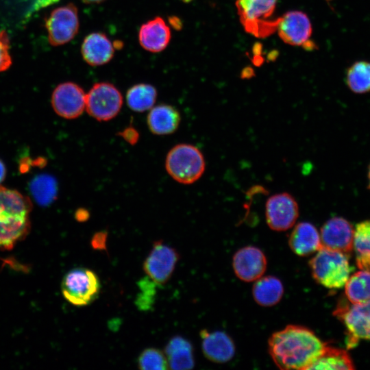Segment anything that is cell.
<instances>
[{"label":"cell","instance_id":"obj_1","mask_svg":"<svg viewBox=\"0 0 370 370\" xmlns=\"http://www.w3.org/2000/svg\"><path fill=\"white\" fill-rule=\"evenodd\" d=\"M269 352L281 369H308L324 351L323 342L308 328L289 325L269 339Z\"/></svg>","mask_w":370,"mask_h":370},{"label":"cell","instance_id":"obj_2","mask_svg":"<svg viewBox=\"0 0 370 370\" xmlns=\"http://www.w3.org/2000/svg\"><path fill=\"white\" fill-rule=\"evenodd\" d=\"M32 204L18 191L0 186V250H11L31 229Z\"/></svg>","mask_w":370,"mask_h":370},{"label":"cell","instance_id":"obj_3","mask_svg":"<svg viewBox=\"0 0 370 370\" xmlns=\"http://www.w3.org/2000/svg\"><path fill=\"white\" fill-rule=\"evenodd\" d=\"M165 169L176 182L190 184L202 176L206 162L203 153L197 147L181 143L173 147L168 152Z\"/></svg>","mask_w":370,"mask_h":370},{"label":"cell","instance_id":"obj_4","mask_svg":"<svg viewBox=\"0 0 370 370\" xmlns=\"http://www.w3.org/2000/svg\"><path fill=\"white\" fill-rule=\"evenodd\" d=\"M309 266L315 281L328 288H340L347 281L350 267L348 255L321 248L311 258Z\"/></svg>","mask_w":370,"mask_h":370},{"label":"cell","instance_id":"obj_5","mask_svg":"<svg viewBox=\"0 0 370 370\" xmlns=\"http://www.w3.org/2000/svg\"><path fill=\"white\" fill-rule=\"evenodd\" d=\"M278 0H237L241 24L249 34L265 38L277 29L280 18L274 16Z\"/></svg>","mask_w":370,"mask_h":370},{"label":"cell","instance_id":"obj_6","mask_svg":"<svg viewBox=\"0 0 370 370\" xmlns=\"http://www.w3.org/2000/svg\"><path fill=\"white\" fill-rule=\"evenodd\" d=\"M101 291V282L92 270L77 267L64 276L61 283L62 295L70 304L84 306L95 301Z\"/></svg>","mask_w":370,"mask_h":370},{"label":"cell","instance_id":"obj_7","mask_svg":"<svg viewBox=\"0 0 370 370\" xmlns=\"http://www.w3.org/2000/svg\"><path fill=\"white\" fill-rule=\"evenodd\" d=\"M123 105L119 90L109 82L95 84L86 95V108L88 114L99 121L114 118Z\"/></svg>","mask_w":370,"mask_h":370},{"label":"cell","instance_id":"obj_8","mask_svg":"<svg viewBox=\"0 0 370 370\" xmlns=\"http://www.w3.org/2000/svg\"><path fill=\"white\" fill-rule=\"evenodd\" d=\"M179 258L175 248L157 241L143 262V270L158 286H162L171 278Z\"/></svg>","mask_w":370,"mask_h":370},{"label":"cell","instance_id":"obj_9","mask_svg":"<svg viewBox=\"0 0 370 370\" xmlns=\"http://www.w3.org/2000/svg\"><path fill=\"white\" fill-rule=\"evenodd\" d=\"M334 314L346 326L349 347L356 345L359 339L370 340V300L352 305L341 303Z\"/></svg>","mask_w":370,"mask_h":370},{"label":"cell","instance_id":"obj_10","mask_svg":"<svg viewBox=\"0 0 370 370\" xmlns=\"http://www.w3.org/2000/svg\"><path fill=\"white\" fill-rule=\"evenodd\" d=\"M79 25L77 8L73 3L53 10L45 21L50 44L59 46L67 43L77 34Z\"/></svg>","mask_w":370,"mask_h":370},{"label":"cell","instance_id":"obj_11","mask_svg":"<svg viewBox=\"0 0 370 370\" xmlns=\"http://www.w3.org/2000/svg\"><path fill=\"white\" fill-rule=\"evenodd\" d=\"M299 217V206L295 197L283 192L269 197L265 204V218L268 226L282 232L291 228Z\"/></svg>","mask_w":370,"mask_h":370},{"label":"cell","instance_id":"obj_12","mask_svg":"<svg viewBox=\"0 0 370 370\" xmlns=\"http://www.w3.org/2000/svg\"><path fill=\"white\" fill-rule=\"evenodd\" d=\"M86 93L77 84L67 82L59 84L51 96V105L60 116L73 119L79 117L86 108Z\"/></svg>","mask_w":370,"mask_h":370},{"label":"cell","instance_id":"obj_13","mask_svg":"<svg viewBox=\"0 0 370 370\" xmlns=\"http://www.w3.org/2000/svg\"><path fill=\"white\" fill-rule=\"evenodd\" d=\"M320 238L322 248L349 255L353 249L354 228L341 217L328 219L321 227Z\"/></svg>","mask_w":370,"mask_h":370},{"label":"cell","instance_id":"obj_14","mask_svg":"<svg viewBox=\"0 0 370 370\" xmlns=\"http://www.w3.org/2000/svg\"><path fill=\"white\" fill-rule=\"evenodd\" d=\"M267 258L259 248L247 246L238 249L234 255L232 267L236 275L246 282H254L264 273Z\"/></svg>","mask_w":370,"mask_h":370},{"label":"cell","instance_id":"obj_15","mask_svg":"<svg viewBox=\"0 0 370 370\" xmlns=\"http://www.w3.org/2000/svg\"><path fill=\"white\" fill-rule=\"evenodd\" d=\"M276 31L284 42L301 46L310 42L312 29L305 13L290 11L280 18Z\"/></svg>","mask_w":370,"mask_h":370},{"label":"cell","instance_id":"obj_16","mask_svg":"<svg viewBox=\"0 0 370 370\" xmlns=\"http://www.w3.org/2000/svg\"><path fill=\"white\" fill-rule=\"evenodd\" d=\"M201 347L204 356L217 363L230 360L235 354V345L232 339L221 331L201 332Z\"/></svg>","mask_w":370,"mask_h":370},{"label":"cell","instance_id":"obj_17","mask_svg":"<svg viewBox=\"0 0 370 370\" xmlns=\"http://www.w3.org/2000/svg\"><path fill=\"white\" fill-rule=\"evenodd\" d=\"M171 37L170 28L160 16L143 23L138 33V40L142 47L153 53L163 51L169 45Z\"/></svg>","mask_w":370,"mask_h":370},{"label":"cell","instance_id":"obj_18","mask_svg":"<svg viewBox=\"0 0 370 370\" xmlns=\"http://www.w3.org/2000/svg\"><path fill=\"white\" fill-rule=\"evenodd\" d=\"M110 40L101 32H93L86 36L81 51L84 60L91 66H100L109 62L114 49Z\"/></svg>","mask_w":370,"mask_h":370},{"label":"cell","instance_id":"obj_19","mask_svg":"<svg viewBox=\"0 0 370 370\" xmlns=\"http://www.w3.org/2000/svg\"><path fill=\"white\" fill-rule=\"evenodd\" d=\"M288 245L299 256H309L322 248L320 234L316 227L306 221L295 226L288 238Z\"/></svg>","mask_w":370,"mask_h":370},{"label":"cell","instance_id":"obj_20","mask_svg":"<svg viewBox=\"0 0 370 370\" xmlns=\"http://www.w3.org/2000/svg\"><path fill=\"white\" fill-rule=\"evenodd\" d=\"M181 121L179 111L168 104L153 106L149 112L147 123L149 130L156 135L173 134L178 128Z\"/></svg>","mask_w":370,"mask_h":370},{"label":"cell","instance_id":"obj_21","mask_svg":"<svg viewBox=\"0 0 370 370\" xmlns=\"http://www.w3.org/2000/svg\"><path fill=\"white\" fill-rule=\"evenodd\" d=\"M193 350L191 343L186 338L180 336L172 337L164 349L169 369H193L195 366Z\"/></svg>","mask_w":370,"mask_h":370},{"label":"cell","instance_id":"obj_22","mask_svg":"<svg viewBox=\"0 0 370 370\" xmlns=\"http://www.w3.org/2000/svg\"><path fill=\"white\" fill-rule=\"evenodd\" d=\"M284 294V286L276 277H260L255 281L252 295L256 302L265 307L277 304Z\"/></svg>","mask_w":370,"mask_h":370},{"label":"cell","instance_id":"obj_23","mask_svg":"<svg viewBox=\"0 0 370 370\" xmlns=\"http://www.w3.org/2000/svg\"><path fill=\"white\" fill-rule=\"evenodd\" d=\"M353 247L358 268L370 272V220L361 221L356 225Z\"/></svg>","mask_w":370,"mask_h":370},{"label":"cell","instance_id":"obj_24","mask_svg":"<svg viewBox=\"0 0 370 370\" xmlns=\"http://www.w3.org/2000/svg\"><path fill=\"white\" fill-rule=\"evenodd\" d=\"M353 361L346 351L326 345L320 356L308 369H354Z\"/></svg>","mask_w":370,"mask_h":370},{"label":"cell","instance_id":"obj_25","mask_svg":"<svg viewBox=\"0 0 370 370\" xmlns=\"http://www.w3.org/2000/svg\"><path fill=\"white\" fill-rule=\"evenodd\" d=\"M157 98V90L149 84H138L130 87L126 94V101L129 108L137 112L149 110L154 106Z\"/></svg>","mask_w":370,"mask_h":370},{"label":"cell","instance_id":"obj_26","mask_svg":"<svg viewBox=\"0 0 370 370\" xmlns=\"http://www.w3.org/2000/svg\"><path fill=\"white\" fill-rule=\"evenodd\" d=\"M346 297L352 304L370 300V272L360 271L349 276L345 284Z\"/></svg>","mask_w":370,"mask_h":370},{"label":"cell","instance_id":"obj_27","mask_svg":"<svg viewBox=\"0 0 370 370\" xmlns=\"http://www.w3.org/2000/svg\"><path fill=\"white\" fill-rule=\"evenodd\" d=\"M345 82L354 93L370 92V62L361 60L352 64L346 72Z\"/></svg>","mask_w":370,"mask_h":370},{"label":"cell","instance_id":"obj_28","mask_svg":"<svg viewBox=\"0 0 370 370\" xmlns=\"http://www.w3.org/2000/svg\"><path fill=\"white\" fill-rule=\"evenodd\" d=\"M30 190L38 204L41 206H47L56 199L58 190L57 183L51 175H40L32 181Z\"/></svg>","mask_w":370,"mask_h":370},{"label":"cell","instance_id":"obj_29","mask_svg":"<svg viewBox=\"0 0 370 370\" xmlns=\"http://www.w3.org/2000/svg\"><path fill=\"white\" fill-rule=\"evenodd\" d=\"M139 369L143 370H166L169 369L164 352L157 348H147L138 356Z\"/></svg>","mask_w":370,"mask_h":370},{"label":"cell","instance_id":"obj_30","mask_svg":"<svg viewBox=\"0 0 370 370\" xmlns=\"http://www.w3.org/2000/svg\"><path fill=\"white\" fill-rule=\"evenodd\" d=\"M138 286L140 292L137 295L135 304L138 309L148 310L152 308L154 304L156 286L158 285L146 276L138 282Z\"/></svg>","mask_w":370,"mask_h":370},{"label":"cell","instance_id":"obj_31","mask_svg":"<svg viewBox=\"0 0 370 370\" xmlns=\"http://www.w3.org/2000/svg\"><path fill=\"white\" fill-rule=\"evenodd\" d=\"M10 40L5 31L0 32V72L5 71L11 65L9 54Z\"/></svg>","mask_w":370,"mask_h":370},{"label":"cell","instance_id":"obj_32","mask_svg":"<svg viewBox=\"0 0 370 370\" xmlns=\"http://www.w3.org/2000/svg\"><path fill=\"white\" fill-rule=\"evenodd\" d=\"M107 238L108 232L105 230L95 233L90 241V245L92 249L100 251L106 250Z\"/></svg>","mask_w":370,"mask_h":370},{"label":"cell","instance_id":"obj_33","mask_svg":"<svg viewBox=\"0 0 370 370\" xmlns=\"http://www.w3.org/2000/svg\"><path fill=\"white\" fill-rule=\"evenodd\" d=\"M121 136L131 145H134L138 140V131L133 127H127L120 133Z\"/></svg>","mask_w":370,"mask_h":370},{"label":"cell","instance_id":"obj_34","mask_svg":"<svg viewBox=\"0 0 370 370\" xmlns=\"http://www.w3.org/2000/svg\"><path fill=\"white\" fill-rule=\"evenodd\" d=\"M75 217L77 221L84 222L88 219L90 214L87 210L80 208L76 211Z\"/></svg>","mask_w":370,"mask_h":370},{"label":"cell","instance_id":"obj_35","mask_svg":"<svg viewBox=\"0 0 370 370\" xmlns=\"http://www.w3.org/2000/svg\"><path fill=\"white\" fill-rule=\"evenodd\" d=\"M6 175V168L1 160H0V184L4 180Z\"/></svg>","mask_w":370,"mask_h":370},{"label":"cell","instance_id":"obj_36","mask_svg":"<svg viewBox=\"0 0 370 370\" xmlns=\"http://www.w3.org/2000/svg\"><path fill=\"white\" fill-rule=\"evenodd\" d=\"M84 3L90 4V3H99L106 0H82Z\"/></svg>","mask_w":370,"mask_h":370},{"label":"cell","instance_id":"obj_37","mask_svg":"<svg viewBox=\"0 0 370 370\" xmlns=\"http://www.w3.org/2000/svg\"><path fill=\"white\" fill-rule=\"evenodd\" d=\"M367 179H368V188L370 190V164L367 171Z\"/></svg>","mask_w":370,"mask_h":370},{"label":"cell","instance_id":"obj_38","mask_svg":"<svg viewBox=\"0 0 370 370\" xmlns=\"http://www.w3.org/2000/svg\"><path fill=\"white\" fill-rule=\"evenodd\" d=\"M183 1H184V2H188V1H191V0H183Z\"/></svg>","mask_w":370,"mask_h":370}]
</instances>
